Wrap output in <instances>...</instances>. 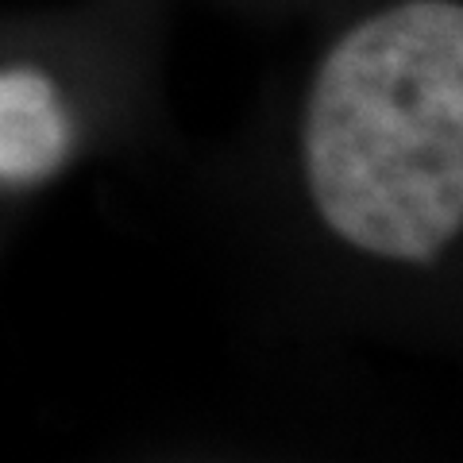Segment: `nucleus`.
<instances>
[{"instance_id":"f257e3e1","label":"nucleus","mask_w":463,"mask_h":463,"mask_svg":"<svg viewBox=\"0 0 463 463\" xmlns=\"http://www.w3.org/2000/svg\"><path fill=\"white\" fill-rule=\"evenodd\" d=\"M306 174L321 221L367 255L429 263L463 232V5L405 0L317 70Z\"/></svg>"},{"instance_id":"f03ea898","label":"nucleus","mask_w":463,"mask_h":463,"mask_svg":"<svg viewBox=\"0 0 463 463\" xmlns=\"http://www.w3.org/2000/svg\"><path fill=\"white\" fill-rule=\"evenodd\" d=\"M74 147V124L39 70L0 74V182L27 185L54 174Z\"/></svg>"}]
</instances>
